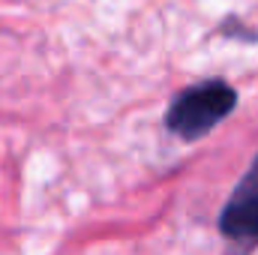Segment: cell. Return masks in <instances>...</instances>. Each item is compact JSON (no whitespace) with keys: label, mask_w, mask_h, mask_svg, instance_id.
Returning <instances> with one entry per match:
<instances>
[{"label":"cell","mask_w":258,"mask_h":255,"mask_svg":"<svg viewBox=\"0 0 258 255\" xmlns=\"http://www.w3.org/2000/svg\"><path fill=\"white\" fill-rule=\"evenodd\" d=\"M237 105V90L222 81V78H210V81H198L183 87L168 111H165V126L183 141L204 138L213 126H219Z\"/></svg>","instance_id":"1"},{"label":"cell","mask_w":258,"mask_h":255,"mask_svg":"<svg viewBox=\"0 0 258 255\" xmlns=\"http://www.w3.org/2000/svg\"><path fill=\"white\" fill-rule=\"evenodd\" d=\"M219 231L234 243H255L258 240V156L249 171L228 195L219 213Z\"/></svg>","instance_id":"2"}]
</instances>
